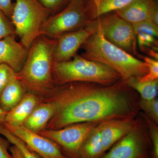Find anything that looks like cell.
I'll return each instance as SVG.
<instances>
[{
	"instance_id": "1",
	"label": "cell",
	"mask_w": 158,
	"mask_h": 158,
	"mask_svg": "<svg viewBox=\"0 0 158 158\" xmlns=\"http://www.w3.org/2000/svg\"><path fill=\"white\" fill-rule=\"evenodd\" d=\"M140 98L120 80L108 86L82 82L56 85L40 101L55 106L53 116L46 129L55 130L80 123L135 118L140 113Z\"/></svg>"
},
{
	"instance_id": "2",
	"label": "cell",
	"mask_w": 158,
	"mask_h": 158,
	"mask_svg": "<svg viewBox=\"0 0 158 158\" xmlns=\"http://www.w3.org/2000/svg\"><path fill=\"white\" fill-rule=\"evenodd\" d=\"M57 39L40 35L29 48L23 66L16 77L27 92L34 94L40 101L56 87L52 75L53 54Z\"/></svg>"
},
{
	"instance_id": "3",
	"label": "cell",
	"mask_w": 158,
	"mask_h": 158,
	"mask_svg": "<svg viewBox=\"0 0 158 158\" xmlns=\"http://www.w3.org/2000/svg\"><path fill=\"white\" fill-rule=\"evenodd\" d=\"M93 21L96 31L82 45L84 52L81 56L107 65L119 74L124 81L146 75L148 72L146 63L108 41Z\"/></svg>"
},
{
	"instance_id": "4",
	"label": "cell",
	"mask_w": 158,
	"mask_h": 158,
	"mask_svg": "<svg viewBox=\"0 0 158 158\" xmlns=\"http://www.w3.org/2000/svg\"><path fill=\"white\" fill-rule=\"evenodd\" d=\"M52 75L56 85L82 82L108 86L121 80L119 74L107 65L77 54L69 61L54 63Z\"/></svg>"
},
{
	"instance_id": "5",
	"label": "cell",
	"mask_w": 158,
	"mask_h": 158,
	"mask_svg": "<svg viewBox=\"0 0 158 158\" xmlns=\"http://www.w3.org/2000/svg\"><path fill=\"white\" fill-rule=\"evenodd\" d=\"M50 15L38 0H16L10 20L15 35L27 48L41 35L43 25Z\"/></svg>"
},
{
	"instance_id": "6",
	"label": "cell",
	"mask_w": 158,
	"mask_h": 158,
	"mask_svg": "<svg viewBox=\"0 0 158 158\" xmlns=\"http://www.w3.org/2000/svg\"><path fill=\"white\" fill-rule=\"evenodd\" d=\"M90 21L85 2L71 0L64 9L48 18L43 25L41 35L57 39L63 34L85 27Z\"/></svg>"
},
{
	"instance_id": "7",
	"label": "cell",
	"mask_w": 158,
	"mask_h": 158,
	"mask_svg": "<svg viewBox=\"0 0 158 158\" xmlns=\"http://www.w3.org/2000/svg\"><path fill=\"white\" fill-rule=\"evenodd\" d=\"M151 149L147 127L139 114L129 131L101 158H151Z\"/></svg>"
},
{
	"instance_id": "8",
	"label": "cell",
	"mask_w": 158,
	"mask_h": 158,
	"mask_svg": "<svg viewBox=\"0 0 158 158\" xmlns=\"http://www.w3.org/2000/svg\"><path fill=\"white\" fill-rule=\"evenodd\" d=\"M93 20L108 41L131 55L137 54V40L132 24L115 12L105 14Z\"/></svg>"
},
{
	"instance_id": "9",
	"label": "cell",
	"mask_w": 158,
	"mask_h": 158,
	"mask_svg": "<svg viewBox=\"0 0 158 158\" xmlns=\"http://www.w3.org/2000/svg\"><path fill=\"white\" fill-rule=\"evenodd\" d=\"M99 123L84 122L69 125L58 129H45L39 133L56 142L69 158H78L79 149L90 131Z\"/></svg>"
},
{
	"instance_id": "10",
	"label": "cell",
	"mask_w": 158,
	"mask_h": 158,
	"mask_svg": "<svg viewBox=\"0 0 158 158\" xmlns=\"http://www.w3.org/2000/svg\"><path fill=\"white\" fill-rule=\"evenodd\" d=\"M96 31V26L90 21L85 27L59 37L54 51V63L65 62L72 59L86 40Z\"/></svg>"
},
{
	"instance_id": "11",
	"label": "cell",
	"mask_w": 158,
	"mask_h": 158,
	"mask_svg": "<svg viewBox=\"0 0 158 158\" xmlns=\"http://www.w3.org/2000/svg\"><path fill=\"white\" fill-rule=\"evenodd\" d=\"M4 125L13 135L23 141L40 158H69L64 154L56 142L48 138L39 134L32 132L23 126L12 127Z\"/></svg>"
},
{
	"instance_id": "12",
	"label": "cell",
	"mask_w": 158,
	"mask_h": 158,
	"mask_svg": "<svg viewBox=\"0 0 158 158\" xmlns=\"http://www.w3.org/2000/svg\"><path fill=\"white\" fill-rule=\"evenodd\" d=\"M136 117L114 118L99 123L102 144L106 152L129 131Z\"/></svg>"
},
{
	"instance_id": "13",
	"label": "cell",
	"mask_w": 158,
	"mask_h": 158,
	"mask_svg": "<svg viewBox=\"0 0 158 158\" xmlns=\"http://www.w3.org/2000/svg\"><path fill=\"white\" fill-rule=\"evenodd\" d=\"M15 36H9L0 39V64L9 65L17 73L24 64L29 49L18 42Z\"/></svg>"
},
{
	"instance_id": "14",
	"label": "cell",
	"mask_w": 158,
	"mask_h": 158,
	"mask_svg": "<svg viewBox=\"0 0 158 158\" xmlns=\"http://www.w3.org/2000/svg\"><path fill=\"white\" fill-rule=\"evenodd\" d=\"M40 101L37 95L27 92L16 106L6 112L4 125L12 127L23 125L25 122Z\"/></svg>"
},
{
	"instance_id": "15",
	"label": "cell",
	"mask_w": 158,
	"mask_h": 158,
	"mask_svg": "<svg viewBox=\"0 0 158 158\" xmlns=\"http://www.w3.org/2000/svg\"><path fill=\"white\" fill-rule=\"evenodd\" d=\"M156 5L153 0H134L126 7L115 12L132 24L144 21H151L152 12Z\"/></svg>"
},
{
	"instance_id": "16",
	"label": "cell",
	"mask_w": 158,
	"mask_h": 158,
	"mask_svg": "<svg viewBox=\"0 0 158 158\" xmlns=\"http://www.w3.org/2000/svg\"><path fill=\"white\" fill-rule=\"evenodd\" d=\"M53 104L40 101L32 111L23 126L32 132L39 134L45 129L55 113Z\"/></svg>"
},
{
	"instance_id": "17",
	"label": "cell",
	"mask_w": 158,
	"mask_h": 158,
	"mask_svg": "<svg viewBox=\"0 0 158 158\" xmlns=\"http://www.w3.org/2000/svg\"><path fill=\"white\" fill-rule=\"evenodd\" d=\"M134 0H86L85 7L90 20L115 12L127 6Z\"/></svg>"
},
{
	"instance_id": "18",
	"label": "cell",
	"mask_w": 158,
	"mask_h": 158,
	"mask_svg": "<svg viewBox=\"0 0 158 158\" xmlns=\"http://www.w3.org/2000/svg\"><path fill=\"white\" fill-rule=\"evenodd\" d=\"M98 124L92 128L83 141L78 158H101L106 152L102 144Z\"/></svg>"
},
{
	"instance_id": "19",
	"label": "cell",
	"mask_w": 158,
	"mask_h": 158,
	"mask_svg": "<svg viewBox=\"0 0 158 158\" xmlns=\"http://www.w3.org/2000/svg\"><path fill=\"white\" fill-rule=\"evenodd\" d=\"M27 92L15 74L0 96V107L8 112L22 100Z\"/></svg>"
},
{
	"instance_id": "20",
	"label": "cell",
	"mask_w": 158,
	"mask_h": 158,
	"mask_svg": "<svg viewBox=\"0 0 158 158\" xmlns=\"http://www.w3.org/2000/svg\"><path fill=\"white\" fill-rule=\"evenodd\" d=\"M140 77L131 78L125 81L144 100H151L157 98L158 93V79L151 81L140 82Z\"/></svg>"
},
{
	"instance_id": "21",
	"label": "cell",
	"mask_w": 158,
	"mask_h": 158,
	"mask_svg": "<svg viewBox=\"0 0 158 158\" xmlns=\"http://www.w3.org/2000/svg\"><path fill=\"white\" fill-rule=\"evenodd\" d=\"M0 135L6 138L12 145L16 146L20 151L25 158H41L23 141L13 135L3 124H0Z\"/></svg>"
},
{
	"instance_id": "22",
	"label": "cell",
	"mask_w": 158,
	"mask_h": 158,
	"mask_svg": "<svg viewBox=\"0 0 158 158\" xmlns=\"http://www.w3.org/2000/svg\"><path fill=\"white\" fill-rule=\"evenodd\" d=\"M140 116L145 122L148 132L151 144V158H158V124L150 119L144 113L140 112Z\"/></svg>"
},
{
	"instance_id": "23",
	"label": "cell",
	"mask_w": 158,
	"mask_h": 158,
	"mask_svg": "<svg viewBox=\"0 0 158 158\" xmlns=\"http://www.w3.org/2000/svg\"><path fill=\"white\" fill-rule=\"evenodd\" d=\"M139 106L140 110L150 119L158 124V99L157 98L151 100L140 98Z\"/></svg>"
},
{
	"instance_id": "24",
	"label": "cell",
	"mask_w": 158,
	"mask_h": 158,
	"mask_svg": "<svg viewBox=\"0 0 158 158\" xmlns=\"http://www.w3.org/2000/svg\"><path fill=\"white\" fill-rule=\"evenodd\" d=\"M143 61L147 65L148 72L146 75L139 78L140 82L151 81L158 79V60L151 57H143Z\"/></svg>"
},
{
	"instance_id": "25",
	"label": "cell",
	"mask_w": 158,
	"mask_h": 158,
	"mask_svg": "<svg viewBox=\"0 0 158 158\" xmlns=\"http://www.w3.org/2000/svg\"><path fill=\"white\" fill-rule=\"evenodd\" d=\"M136 36L138 34H146L155 37L158 36V26L151 21L146 20L132 24Z\"/></svg>"
},
{
	"instance_id": "26",
	"label": "cell",
	"mask_w": 158,
	"mask_h": 158,
	"mask_svg": "<svg viewBox=\"0 0 158 158\" xmlns=\"http://www.w3.org/2000/svg\"><path fill=\"white\" fill-rule=\"evenodd\" d=\"M9 36H16L11 20L0 10V39Z\"/></svg>"
},
{
	"instance_id": "27",
	"label": "cell",
	"mask_w": 158,
	"mask_h": 158,
	"mask_svg": "<svg viewBox=\"0 0 158 158\" xmlns=\"http://www.w3.org/2000/svg\"><path fill=\"white\" fill-rule=\"evenodd\" d=\"M50 12L51 15L56 14L64 9L71 0H38Z\"/></svg>"
},
{
	"instance_id": "28",
	"label": "cell",
	"mask_w": 158,
	"mask_h": 158,
	"mask_svg": "<svg viewBox=\"0 0 158 158\" xmlns=\"http://www.w3.org/2000/svg\"><path fill=\"white\" fill-rule=\"evenodd\" d=\"M15 72L6 64H0V96L3 90L15 75Z\"/></svg>"
},
{
	"instance_id": "29",
	"label": "cell",
	"mask_w": 158,
	"mask_h": 158,
	"mask_svg": "<svg viewBox=\"0 0 158 158\" xmlns=\"http://www.w3.org/2000/svg\"><path fill=\"white\" fill-rule=\"evenodd\" d=\"M155 38L152 35L143 33L138 34L136 35V40L138 45L142 48L156 44Z\"/></svg>"
},
{
	"instance_id": "30",
	"label": "cell",
	"mask_w": 158,
	"mask_h": 158,
	"mask_svg": "<svg viewBox=\"0 0 158 158\" xmlns=\"http://www.w3.org/2000/svg\"><path fill=\"white\" fill-rule=\"evenodd\" d=\"M11 143L6 138L0 136V158H13L9 150Z\"/></svg>"
},
{
	"instance_id": "31",
	"label": "cell",
	"mask_w": 158,
	"mask_h": 158,
	"mask_svg": "<svg viewBox=\"0 0 158 158\" xmlns=\"http://www.w3.org/2000/svg\"><path fill=\"white\" fill-rule=\"evenodd\" d=\"M14 3L12 0H0V10H1L9 19H11L13 11Z\"/></svg>"
},
{
	"instance_id": "32",
	"label": "cell",
	"mask_w": 158,
	"mask_h": 158,
	"mask_svg": "<svg viewBox=\"0 0 158 158\" xmlns=\"http://www.w3.org/2000/svg\"><path fill=\"white\" fill-rule=\"evenodd\" d=\"M9 150L13 158H25L20 151L14 145L10 146Z\"/></svg>"
},
{
	"instance_id": "33",
	"label": "cell",
	"mask_w": 158,
	"mask_h": 158,
	"mask_svg": "<svg viewBox=\"0 0 158 158\" xmlns=\"http://www.w3.org/2000/svg\"><path fill=\"white\" fill-rule=\"evenodd\" d=\"M6 112L0 107V124H4Z\"/></svg>"
},
{
	"instance_id": "34",
	"label": "cell",
	"mask_w": 158,
	"mask_h": 158,
	"mask_svg": "<svg viewBox=\"0 0 158 158\" xmlns=\"http://www.w3.org/2000/svg\"><path fill=\"white\" fill-rule=\"evenodd\" d=\"M82 1H85H85H86V0H82Z\"/></svg>"
}]
</instances>
